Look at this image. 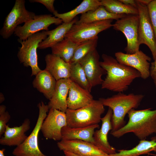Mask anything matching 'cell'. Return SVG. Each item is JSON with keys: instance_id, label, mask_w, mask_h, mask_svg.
<instances>
[{"instance_id": "cell-1", "label": "cell", "mask_w": 156, "mask_h": 156, "mask_svg": "<svg viewBox=\"0 0 156 156\" xmlns=\"http://www.w3.org/2000/svg\"><path fill=\"white\" fill-rule=\"evenodd\" d=\"M102 58L103 60L100 61V64L107 73L101 84L102 89L123 92L128 90L134 79L140 77L137 70L119 63L113 57L103 54Z\"/></svg>"}, {"instance_id": "cell-2", "label": "cell", "mask_w": 156, "mask_h": 156, "mask_svg": "<svg viewBox=\"0 0 156 156\" xmlns=\"http://www.w3.org/2000/svg\"><path fill=\"white\" fill-rule=\"evenodd\" d=\"M127 114L129 119L127 123L118 130L111 132L113 136L119 138L132 133L142 140L156 134V109L152 110L149 108L135 110L133 109Z\"/></svg>"}, {"instance_id": "cell-3", "label": "cell", "mask_w": 156, "mask_h": 156, "mask_svg": "<svg viewBox=\"0 0 156 156\" xmlns=\"http://www.w3.org/2000/svg\"><path fill=\"white\" fill-rule=\"evenodd\" d=\"M144 97L142 94H127L119 92L110 97L99 99L104 106L112 110L111 132L118 130L125 125L124 119L126 115L131 109L137 108Z\"/></svg>"}, {"instance_id": "cell-4", "label": "cell", "mask_w": 156, "mask_h": 156, "mask_svg": "<svg viewBox=\"0 0 156 156\" xmlns=\"http://www.w3.org/2000/svg\"><path fill=\"white\" fill-rule=\"evenodd\" d=\"M102 102L94 100L88 105L76 110L67 109L65 113L67 126L71 127H84L98 124L105 109Z\"/></svg>"}, {"instance_id": "cell-5", "label": "cell", "mask_w": 156, "mask_h": 156, "mask_svg": "<svg viewBox=\"0 0 156 156\" xmlns=\"http://www.w3.org/2000/svg\"><path fill=\"white\" fill-rule=\"evenodd\" d=\"M38 107L39 114L34 128L25 140L14 149L12 154L14 156H47L39 149L38 139L42 123L49 108L48 105L45 104L42 101L38 104Z\"/></svg>"}, {"instance_id": "cell-6", "label": "cell", "mask_w": 156, "mask_h": 156, "mask_svg": "<svg viewBox=\"0 0 156 156\" xmlns=\"http://www.w3.org/2000/svg\"><path fill=\"white\" fill-rule=\"evenodd\" d=\"M47 37V31L36 33L24 40H19L21 44L17 56L24 66H30L31 76L36 75L41 70L38 65L37 49L39 44Z\"/></svg>"}, {"instance_id": "cell-7", "label": "cell", "mask_w": 156, "mask_h": 156, "mask_svg": "<svg viewBox=\"0 0 156 156\" xmlns=\"http://www.w3.org/2000/svg\"><path fill=\"white\" fill-rule=\"evenodd\" d=\"M138 10L139 24L138 42L146 45L150 49L154 62L151 66L156 70V40L153 29L151 25L147 6L136 0Z\"/></svg>"}, {"instance_id": "cell-8", "label": "cell", "mask_w": 156, "mask_h": 156, "mask_svg": "<svg viewBox=\"0 0 156 156\" xmlns=\"http://www.w3.org/2000/svg\"><path fill=\"white\" fill-rule=\"evenodd\" d=\"M112 21L107 20L75 23L66 34L65 38L77 44L98 38L97 35L99 33L112 27Z\"/></svg>"}, {"instance_id": "cell-9", "label": "cell", "mask_w": 156, "mask_h": 156, "mask_svg": "<svg viewBox=\"0 0 156 156\" xmlns=\"http://www.w3.org/2000/svg\"><path fill=\"white\" fill-rule=\"evenodd\" d=\"M138 24V14L125 15L113 24L114 30L122 32L126 37L127 44L124 50L127 54H133L139 51Z\"/></svg>"}, {"instance_id": "cell-10", "label": "cell", "mask_w": 156, "mask_h": 156, "mask_svg": "<svg viewBox=\"0 0 156 156\" xmlns=\"http://www.w3.org/2000/svg\"><path fill=\"white\" fill-rule=\"evenodd\" d=\"M36 15L26 9L25 0H16L10 12L6 17L0 31V35L5 39L14 34L19 25L34 18Z\"/></svg>"}, {"instance_id": "cell-11", "label": "cell", "mask_w": 156, "mask_h": 156, "mask_svg": "<svg viewBox=\"0 0 156 156\" xmlns=\"http://www.w3.org/2000/svg\"><path fill=\"white\" fill-rule=\"evenodd\" d=\"M62 22V20L51 14L36 15L23 26H18L14 34L18 38L19 40H24L40 31H48V27L52 24L60 25Z\"/></svg>"}, {"instance_id": "cell-12", "label": "cell", "mask_w": 156, "mask_h": 156, "mask_svg": "<svg viewBox=\"0 0 156 156\" xmlns=\"http://www.w3.org/2000/svg\"><path fill=\"white\" fill-rule=\"evenodd\" d=\"M67 125L65 112L51 108L42 123L40 131L46 139L60 141L62 140V129Z\"/></svg>"}, {"instance_id": "cell-13", "label": "cell", "mask_w": 156, "mask_h": 156, "mask_svg": "<svg viewBox=\"0 0 156 156\" xmlns=\"http://www.w3.org/2000/svg\"><path fill=\"white\" fill-rule=\"evenodd\" d=\"M116 59L120 63L131 67L138 71L140 77L145 79L150 75V63L151 58L139 50L133 54L122 52L115 53Z\"/></svg>"}, {"instance_id": "cell-14", "label": "cell", "mask_w": 156, "mask_h": 156, "mask_svg": "<svg viewBox=\"0 0 156 156\" xmlns=\"http://www.w3.org/2000/svg\"><path fill=\"white\" fill-rule=\"evenodd\" d=\"M99 58V54L96 49L78 62L92 87L101 85L103 81L102 76L107 73L100 64Z\"/></svg>"}, {"instance_id": "cell-15", "label": "cell", "mask_w": 156, "mask_h": 156, "mask_svg": "<svg viewBox=\"0 0 156 156\" xmlns=\"http://www.w3.org/2000/svg\"><path fill=\"white\" fill-rule=\"evenodd\" d=\"M57 145L60 151L79 156H109L93 143L82 140H61L57 142Z\"/></svg>"}, {"instance_id": "cell-16", "label": "cell", "mask_w": 156, "mask_h": 156, "mask_svg": "<svg viewBox=\"0 0 156 156\" xmlns=\"http://www.w3.org/2000/svg\"><path fill=\"white\" fill-rule=\"evenodd\" d=\"M112 115V110L108 107L106 114L101 118L102 125L101 128L95 131L93 135L94 144L108 155L116 153V149L110 144L108 140V133L112 129L111 120Z\"/></svg>"}, {"instance_id": "cell-17", "label": "cell", "mask_w": 156, "mask_h": 156, "mask_svg": "<svg viewBox=\"0 0 156 156\" xmlns=\"http://www.w3.org/2000/svg\"><path fill=\"white\" fill-rule=\"evenodd\" d=\"M30 120L26 118L20 126L11 127L7 125L3 136L0 138V144L10 146L20 145L27 137L25 133L30 129Z\"/></svg>"}, {"instance_id": "cell-18", "label": "cell", "mask_w": 156, "mask_h": 156, "mask_svg": "<svg viewBox=\"0 0 156 156\" xmlns=\"http://www.w3.org/2000/svg\"><path fill=\"white\" fill-rule=\"evenodd\" d=\"M90 92L72 81L67 98L68 109L76 110L90 104L94 100Z\"/></svg>"}, {"instance_id": "cell-19", "label": "cell", "mask_w": 156, "mask_h": 156, "mask_svg": "<svg viewBox=\"0 0 156 156\" xmlns=\"http://www.w3.org/2000/svg\"><path fill=\"white\" fill-rule=\"evenodd\" d=\"M71 81L69 78L57 81L54 92L48 105L49 109H55L66 112L68 109L67 100Z\"/></svg>"}, {"instance_id": "cell-20", "label": "cell", "mask_w": 156, "mask_h": 156, "mask_svg": "<svg viewBox=\"0 0 156 156\" xmlns=\"http://www.w3.org/2000/svg\"><path fill=\"white\" fill-rule=\"evenodd\" d=\"M45 69L48 70L57 81L70 77L71 64L60 57L52 54L45 57Z\"/></svg>"}, {"instance_id": "cell-21", "label": "cell", "mask_w": 156, "mask_h": 156, "mask_svg": "<svg viewBox=\"0 0 156 156\" xmlns=\"http://www.w3.org/2000/svg\"><path fill=\"white\" fill-rule=\"evenodd\" d=\"M99 127L98 124L80 127H71L67 125L62 129V140H78L94 144L93 135L95 130Z\"/></svg>"}, {"instance_id": "cell-22", "label": "cell", "mask_w": 156, "mask_h": 156, "mask_svg": "<svg viewBox=\"0 0 156 156\" xmlns=\"http://www.w3.org/2000/svg\"><path fill=\"white\" fill-rule=\"evenodd\" d=\"M35 76L33 87L49 100L54 92L57 81L46 69L41 70Z\"/></svg>"}, {"instance_id": "cell-23", "label": "cell", "mask_w": 156, "mask_h": 156, "mask_svg": "<svg viewBox=\"0 0 156 156\" xmlns=\"http://www.w3.org/2000/svg\"><path fill=\"white\" fill-rule=\"evenodd\" d=\"M78 20L76 18L68 23H63L55 29L47 31V37L39 44L38 48L43 49L52 47L63 40L71 28Z\"/></svg>"}, {"instance_id": "cell-24", "label": "cell", "mask_w": 156, "mask_h": 156, "mask_svg": "<svg viewBox=\"0 0 156 156\" xmlns=\"http://www.w3.org/2000/svg\"><path fill=\"white\" fill-rule=\"evenodd\" d=\"M101 5L100 0H83L79 5L70 11L60 14L56 10L53 14L55 17L62 20L63 23H68L72 21L77 15L94 10Z\"/></svg>"}, {"instance_id": "cell-25", "label": "cell", "mask_w": 156, "mask_h": 156, "mask_svg": "<svg viewBox=\"0 0 156 156\" xmlns=\"http://www.w3.org/2000/svg\"><path fill=\"white\" fill-rule=\"evenodd\" d=\"M126 14H116L107 11L102 6L96 10L81 14L79 20L75 23H89L107 20H117Z\"/></svg>"}, {"instance_id": "cell-26", "label": "cell", "mask_w": 156, "mask_h": 156, "mask_svg": "<svg viewBox=\"0 0 156 156\" xmlns=\"http://www.w3.org/2000/svg\"><path fill=\"white\" fill-rule=\"evenodd\" d=\"M156 152V137L150 140H140L135 147L129 150H119L118 152L109 156H139L150 152Z\"/></svg>"}, {"instance_id": "cell-27", "label": "cell", "mask_w": 156, "mask_h": 156, "mask_svg": "<svg viewBox=\"0 0 156 156\" xmlns=\"http://www.w3.org/2000/svg\"><path fill=\"white\" fill-rule=\"evenodd\" d=\"M79 44L65 38L63 40L51 48L52 54L60 57L66 62L70 63Z\"/></svg>"}, {"instance_id": "cell-28", "label": "cell", "mask_w": 156, "mask_h": 156, "mask_svg": "<svg viewBox=\"0 0 156 156\" xmlns=\"http://www.w3.org/2000/svg\"><path fill=\"white\" fill-rule=\"evenodd\" d=\"M101 6L109 12L116 14H138L137 8L125 5L119 0H100Z\"/></svg>"}, {"instance_id": "cell-29", "label": "cell", "mask_w": 156, "mask_h": 156, "mask_svg": "<svg viewBox=\"0 0 156 156\" xmlns=\"http://www.w3.org/2000/svg\"><path fill=\"white\" fill-rule=\"evenodd\" d=\"M70 64L69 78L72 81L90 92L92 87L89 82L81 65L79 62Z\"/></svg>"}, {"instance_id": "cell-30", "label": "cell", "mask_w": 156, "mask_h": 156, "mask_svg": "<svg viewBox=\"0 0 156 156\" xmlns=\"http://www.w3.org/2000/svg\"><path fill=\"white\" fill-rule=\"evenodd\" d=\"M98 38L82 42L79 44L70 63L77 62L88 54L96 49Z\"/></svg>"}, {"instance_id": "cell-31", "label": "cell", "mask_w": 156, "mask_h": 156, "mask_svg": "<svg viewBox=\"0 0 156 156\" xmlns=\"http://www.w3.org/2000/svg\"><path fill=\"white\" fill-rule=\"evenodd\" d=\"M147 7L150 21L156 40V0H152Z\"/></svg>"}, {"instance_id": "cell-32", "label": "cell", "mask_w": 156, "mask_h": 156, "mask_svg": "<svg viewBox=\"0 0 156 156\" xmlns=\"http://www.w3.org/2000/svg\"><path fill=\"white\" fill-rule=\"evenodd\" d=\"M11 118L9 113L6 111V109L0 110V137L3 134L5 130L7 123Z\"/></svg>"}, {"instance_id": "cell-33", "label": "cell", "mask_w": 156, "mask_h": 156, "mask_svg": "<svg viewBox=\"0 0 156 156\" xmlns=\"http://www.w3.org/2000/svg\"><path fill=\"white\" fill-rule=\"evenodd\" d=\"M29 1L31 2L39 3L42 4L53 14L56 11L55 10L53 5L54 0H31Z\"/></svg>"}, {"instance_id": "cell-34", "label": "cell", "mask_w": 156, "mask_h": 156, "mask_svg": "<svg viewBox=\"0 0 156 156\" xmlns=\"http://www.w3.org/2000/svg\"><path fill=\"white\" fill-rule=\"evenodd\" d=\"M124 4L132 6L137 8V5L136 0H119Z\"/></svg>"}, {"instance_id": "cell-35", "label": "cell", "mask_w": 156, "mask_h": 156, "mask_svg": "<svg viewBox=\"0 0 156 156\" xmlns=\"http://www.w3.org/2000/svg\"><path fill=\"white\" fill-rule=\"evenodd\" d=\"M138 1L140 3L147 6L152 0H138Z\"/></svg>"}, {"instance_id": "cell-36", "label": "cell", "mask_w": 156, "mask_h": 156, "mask_svg": "<svg viewBox=\"0 0 156 156\" xmlns=\"http://www.w3.org/2000/svg\"><path fill=\"white\" fill-rule=\"evenodd\" d=\"M64 153L66 156H79L71 152H64Z\"/></svg>"}, {"instance_id": "cell-37", "label": "cell", "mask_w": 156, "mask_h": 156, "mask_svg": "<svg viewBox=\"0 0 156 156\" xmlns=\"http://www.w3.org/2000/svg\"><path fill=\"white\" fill-rule=\"evenodd\" d=\"M150 75L151 77L152 78L154 82L155 85L156 91V74H151Z\"/></svg>"}, {"instance_id": "cell-38", "label": "cell", "mask_w": 156, "mask_h": 156, "mask_svg": "<svg viewBox=\"0 0 156 156\" xmlns=\"http://www.w3.org/2000/svg\"><path fill=\"white\" fill-rule=\"evenodd\" d=\"M5 98L3 95L2 93H0V103H2L4 100Z\"/></svg>"}, {"instance_id": "cell-39", "label": "cell", "mask_w": 156, "mask_h": 156, "mask_svg": "<svg viewBox=\"0 0 156 156\" xmlns=\"http://www.w3.org/2000/svg\"><path fill=\"white\" fill-rule=\"evenodd\" d=\"M5 150V148H3L0 150V156H5L4 151Z\"/></svg>"}, {"instance_id": "cell-40", "label": "cell", "mask_w": 156, "mask_h": 156, "mask_svg": "<svg viewBox=\"0 0 156 156\" xmlns=\"http://www.w3.org/2000/svg\"><path fill=\"white\" fill-rule=\"evenodd\" d=\"M66 156L65 155H64V156Z\"/></svg>"}]
</instances>
